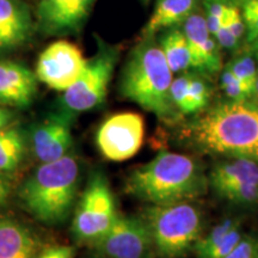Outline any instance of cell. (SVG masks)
Masks as SVG:
<instances>
[{"label": "cell", "mask_w": 258, "mask_h": 258, "mask_svg": "<svg viewBox=\"0 0 258 258\" xmlns=\"http://www.w3.org/2000/svg\"><path fill=\"white\" fill-rule=\"evenodd\" d=\"M188 97L190 114H198L207 108L211 98V90L205 78L198 74L188 73Z\"/></svg>", "instance_id": "obj_23"}, {"label": "cell", "mask_w": 258, "mask_h": 258, "mask_svg": "<svg viewBox=\"0 0 258 258\" xmlns=\"http://www.w3.org/2000/svg\"><path fill=\"white\" fill-rule=\"evenodd\" d=\"M95 245L106 258H152L156 253L152 233L144 217L118 214L111 227Z\"/></svg>", "instance_id": "obj_10"}, {"label": "cell", "mask_w": 258, "mask_h": 258, "mask_svg": "<svg viewBox=\"0 0 258 258\" xmlns=\"http://www.w3.org/2000/svg\"><path fill=\"white\" fill-rule=\"evenodd\" d=\"M243 235L244 234L241 233L240 224H238L235 227H233L228 232L227 235H226L217 246H214L213 249L201 254L198 258H226L237 247V245L239 244Z\"/></svg>", "instance_id": "obj_27"}, {"label": "cell", "mask_w": 258, "mask_h": 258, "mask_svg": "<svg viewBox=\"0 0 258 258\" xmlns=\"http://www.w3.org/2000/svg\"><path fill=\"white\" fill-rule=\"evenodd\" d=\"M170 95L173 105L179 114L190 115V104L188 97V73L180 74L172 80L170 88Z\"/></svg>", "instance_id": "obj_26"}, {"label": "cell", "mask_w": 258, "mask_h": 258, "mask_svg": "<svg viewBox=\"0 0 258 258\" xmlns=\"http://www.w3.org/2000/svg\"><path fill=\"white\" fill-rule=\"evenodd\" d=\"M37 92V77L24 64L0 61V104L27 109Z\"/></svg>", "instance_id": "obj_15"}, {"label": "cell", "mask_w": 258, "mask_h": 258, "mask_svg": "<svg viewBox=\"0 0 258 258\" xmlns=\"http://www.w3.org/2000/svg\"><path fill=\"white\" fill-rule=\"evenodd\" d=\"M238 224H240V221L233 218H227L225 219V220H222L221 222H219V224L217 226H214L207 234L201 235V238H200L198 243L194 246L192 252L196 254V257L206 253L214 246H217L226 235H227L228 232H230L233 227H235Z\"/></svg>", "instance_id": "obj_22"}, {"label": "cell", "mask_w": 258, "mask_h": 258, "mask_svg": "<svg viewBox=\"0 0 258 258\" xmlns=\"http://www.w3.org/2000/svg\"><path fill=\"white\" fill-rule=\"evenodd\" d=\"M144 137L143 116L133 111L117 112L109 116L97 129L96 144L106 159L123 161L139 152Z\"/></svg>", "instance_id": "obj_9"}, {"label": "cell", "mask_w": 258, "mask_h": 258, "mask_svg": "<svg viewBox=\"0 0 258 258\" xmlns=\"http://www.w3.org/2000/svg\"><path fill=\"white\" fill-rule=\"evenodd\" d=\"M183 32L192 57V69L200 74H214L221 70L220 46L209 32L205 16L192 12L183 23Z\"/></svg>", "instance_id": "obj_13"}, {"label": "cell", "mask_w": 258, "mask_h": 258, "mask_svg": "<svg viewBox=\"0 0 258 258\" xmlns=\"http://www.w3.org/2000/svg\"><path fill=\"white\" fill-rule=\"evenodd\" d=\"M40 243L30 228L17 220L0 218V258H36Z\"/></svg>", "instance_id": "obj_17"}, {"label": "cell", "mask_w": 258, "mask_h": 258, "mask_svg": "<svg viewBox=\"0 0 258 258\" xmlns=\"http://www.w3.org/2000/svg\"><path fill=\"white\" fill-rule=\"evenodd\" d=\"M159 46L172 73L186 72L192 69V57L183 30L170 28L160 38Z\"/></svg>", "instance_id": "obj_20"}, {"label": "cell", "mask_w": 258, "mask_h": 258, "mask_svg": "<svg viewBox=\"0 0 258 258\" xmlns=\"http://www.w3.org/2000/svg\"><path fill=\"white\" fill-rule=\"evenodd\" d=\"M95 0H41L38 19L48 34L78 31L88 18Z\"/></svg>", "instance_id": "obj_14"}, {"label": "cell", "mask_w": 258, "mask_h": 258, "mask_svg": "<svg viewBox=\"0 0 258 258\" xmlns=\"http://www.w3.org/2000/svg\"><path fill=\"white\" fill-rule=\"evenodd\" d=\"M11 194V183L6 175L0 173V206L5 205Z\"/></svg>", "instance_id": "obj_32"}, {"label": "cell", "mask_w": 258, "mask_h": 258, "mask_svg": "<svg viewBox=\"0 0 258 258\" xmlns=\"http://www.w3.org/2000/svg\"><path fill=\"white\" fill-rule=\"evenodd\" d=\"M227 3L228 0H203L206 11V23H207L208 30L213 36H215L218 31L220 30Z\"/></svg>", "instance_id": "obj_28"}, {"label": "cell", "mask_w": 258, "mask_h": 258, "mask_svg": "<svg viewBox=\"0 0 258 258\" xmlns=\"http://www.w3.org/2000/svg\"><path fill=\"white\" fill-rule=\"evenodd\" d=\"M226 67L246 86L251 95L253 96L256 93L258 66L256 60L251 54H241V55L232 60Z\"/></svg>", "instance_id": "obj_21"}, {"label": "cell", "mask_w": 258, "mask_h": 258, "mask_svg": "<svg viewBox=\"0 0 258 258\" xmlns=\"http://www.w3.org/2000/svg\"><path fill=\"white\" fill-rule=\"evenodd\" d=\"M173 73L163 50L153 40L145 37L129 54L120 80L123 98L137 103L165 122H173L179 111L173 105L170 88Z\"/></svg>", "instance_id": "obj_3"}, {"label": "cell", "mask_w": 258, "mask_h": 258, "mask_svg": "<svg viewBox=\"0 0 258 258\" xmlns=\"http://www.w3.org/2000/svg\"><path fill=\"white\" fill-rule=\"evenodd\" d=\"M32 21L19 0H0V48H12L30 37Z\"/></svg>", "instance_id": "obj_16"}, {"label": "cell", "mask_w": 258, "mask_h": 258, "mask_svg": "<svg viewBox=\"0 0 258 258\" xmlns=\"http://www.w3.org/2000/svg\"><path fill=\"white\" fill-rule=\"evenodd\" d=\"M251 44H252V49H253V50H256V51H258V38H257L256 41L253 42V43H251Z\"/></svg>", "instance_id": "obj_33"}, {"label": "cell", "mask_w": 258, "mask_h": 258, "mask_svg": "<svg viewBox=\"0 0 258 258\" xmlns=\"http://www.w3.org/2000/svg\"><path fill=\"white\" fill-rule=\"evenodd\" d=\"M240 12L245 24V41L251 44L258 38V0H241Z\"/></svg>", "instance_id": "obj_25"}, {"label": "cell", "mask_w": 258, "mask_h": 258, "mask_svg": "<svg viewBox=\"0 0 258 258\" xmlns=\"http://www.w3.org/2000/svg\"><path fill=\"white\" fill-rule=\"evenodd\" d=\"M226 258H257V238L243 235L237 247Z\"/></svg>", "instance_id": "obj_29"}, {"label": "cell", "mask_w": 258, "mask_h": 258, "mask_svg": "<svg viewBox=\"0 0 258 258\" xmlns=\"http://www.w3.org/2000/svg\"><path fill=\"white\" fill-rule=\"evenodd\" d=\"M73 114L62 110L47 116L31 128L29 144L34 156L42 164L59 160L73 146Z\"/></svg>", "instance_id": "obj_12"}, {"label": "cell", "mask_w": 258, "mask_h": 258, "mask_svg": "<svg viewBox=\"0 0 258 258\" xmlns=\"http://www.w3.org/2000/svg\"><path fill=\"white\" fill-rule=\"evenodd\" d=\"M27 151V137L19 125L12 123L0 131V173L17 170Z\"/></svg>", "instance_id": "obj_19"}, {"label": "cell", "mask_w": 258, "mask_h": 258, "mask_svg": "<svg viewBox=\"0 0 258 258\" xmlns=\"http://www.w3.org/2000/svg\"><path fill=\"white\" fill-rule=\"evenodd\" d=\"M79 178L78 159L69 153L37 167L22 184L19 199L36 220L50 226L60 225L72 212Z\"/></svg>", "instance_id": "obj_4"}, {"label": "cell", "mask_w": 258, "mask_h": 258, "mask_svg": "<svg viewBox=\"0 0 258 258\" xmlns=\"http://www.w3.org/2000/svg\"><path fill=\"white\" fill-rule=\"evenodd\" d=\"M117 217L115 196L108 178L103 173H93L74 212V237L95 244L108 232Z\"/></svg>", "instance_id": "obj_7"}, {"label": "cell", "mask_w": 258, "mask_h": 258, "mask_svg": "<svg viewBox=\"0 0 258 258\" xmlns=\"http://www.w3.org/2000/svg\"><path fill=\"white\" fill-rule=\"evenodd\" d=\"M198 0H158L152 16L145 25L143 34L151 37L164 29L175 28L192 14Z\"/></svg>", "instance_id": "obj_18"}, {"label": "cell", "mask_w": 258, "mask_h": 258, "mask_svg": "<svg viewBox=\"0 0 258 258\" xmlns=\"http://www.w3.org/2000/svg\"><path fill=\"white\" fill-rule=\"evenodd\" d=\"M86 59L82 50L69 41H56L41 53L36 77L56 91L69 90L82 74Z\"/></svg>", "instance_id": "obj_11"}, {"label": "cell", "mask_w": 258, "mask_h": 258, "mask_svg": "<svg viewBox=\"0 0 258 258\" xmlns=\"http://www.w3.org/2000/svg\"><path fill=\"white\" fill-rule=\"evenodd\" d=\"M208 186V176L194 158L161 151L132 171L124 182V191L151 206H166L194 201L205 195Z\"/></svg>", "instance_id": "obj_2"}, {"label": "cell", "mask_w": 258, "mask_h": 258, "mask_svg": "<svg viewBox=\"0 0 258 258\" xmlns=\"http://www.w3.org/2000/svg\"><path fill=\"white\" fill-rule=\"evenodd\" d=\"M257 57H258V51H257ZM256 93L258 95V78H257V84H256Z\"/></svg>", "instance_id": "obj_34"}, {"label": "cell", "mask_w": 258, "mask_h": 258, "mask_svg": "<svg viewBox=\"0 0 258 258\" xmlns=\"http://www.w3.org/2000/svg\"><path fill=\"white\" fill-rule=\"evenodd\" d=\"M144 218L150 226L154 251L159 258L185 257L203 232L202 213L191 201L151 206Z\"/></svg>", "instance_id": "obj_5"}, {"label": "cell", "mask_w": 258, "mask_h": 258, "mask_svg": "<svg viewBox=\"0 0 258 258\" xmlns=\"http://www.w3.org/2000/svg\"><path fill=\"white\" fill-rule=\"evenodd\" d=\"M182 135L200 152L258 160V104L219 103L186 124Z\"/></svg>", "instance_id": "obj_1"}, {"label": "cell", "mask_w": 258, "mask_h": 258, "mask_svg": "<svg viewBox=\"0 0 258 258\" xmlns=\"http://www.w3.org/2000/svg\"><path fill=\"white\" fill-rule=\"evenodd\" d=\"M15 116V112L11 109L0 104V131L14 123Z\"/></svg>", "instance_id": "obj_31"}, {"label": "cell", "mask_w": 258, "mask_h": 258, "mask_svg": "<svg viewBox=\"0 0 258 258\" xmlns=\"http://www.w3.org/2000/svg\"><path fill=\"white\" fill-rule=\"evenodd\" d=\"M118 57V48L98 40L97 53L91 59L86 60L79 78L63 92V110L74 115L101 105L108 95L109 84Z\"/></svg>", "instance_id": "obj_6"}, {"label": "cell", "mask_w": 258, "mask_h": 258, "mask_svg": "<svg viewBox=\"0 0 258 258\" xmlns=\"http://www.w3.org/2000/svg\"><path fill=\"white\" fill-rule=\"evenodd\" d=\"M257 258H258V239H257Z\"/></svg>", "instance_id": "obj_35"}, {"label": "cell", "mask_w": 258, "mask_h": 258, "mask_svg": "<svg viewBox=\"0 0 258 258\" xmlns=\"http://www.w3.org/2000/svg\"><path fill=\"white\" fill-rule=\"evenodd\" d=\"M208 184L219 198L243 207L258 203V160L226 158L212 167Z\"/></svg>", "instance_id": "obj_8"}, {"label": "cell", "mask_w": 258, "mask_h": 258, "mask_svg": "<svg viewBox=\"0 0 258 258\" xmlns=\"http://www.w3.org/2000/svg\"><path fill=\"white\" fill-rule=\"evenodd\" d=\"M220 84L222 91L230 101H246L249 97L252 96L246 86L227 67L222 71Z\"/></svg>", "instance_id": "obj_24"}, {"label": "cell", "mask_w": 258, "mask_h": 258, "mask_svg": "<svg viewBox=\"0 0 258 258\" xmlns=\"http://www.w3.org/2000/svg\"><path fill=\"white\" fill-rule=\"evenodd\" d=\"M76 249L70 245H55L41 251L36 258H74Z\"/></svg>", "instance_id": "obj_30"}]
</instances>
